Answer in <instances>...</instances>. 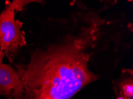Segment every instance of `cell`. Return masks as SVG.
I'll return each instance as SVG.
<instances>
[{
	"mask_svg": "<svg viewBox=\"0 0 133 99\" xmlns=\"http://www.w3.org/2000/svg\"><path fill=\"white\" fill-rule=\"evenodd\" d=\"M66 16L40 20L33 41L13 66L24 99H71L84 87L114 72L132 47V24L123 11L110 13L116 1L98 7L73 1Z\"/></svg>",
	"mask_w": 133,
	"mask_h": 99,
	"instance_id": "obj_1",
	"label": "cell"
},
{
	"mask_svg": "<svg viewBox=\"0 0 133 99\" xmlns=\"http://www.w3.org/2000/svg\"><path fill=\"white\" fill-rule=\"evenodd\" d=\"M43 1L15 0L7 1L5 8L0 13V50L13 65L18 54L27 44L25 33L22 30L23 24L16 19L17 12L23 11L31 3H43Z\"/></svg>",
	"mask_w": 133,
	"mask_h": 99,
	"instance_id": "obj_2",
	"label": "cell"
},
{
	"mask_svg": "<svg viewBox=\"0 0 133 99\" xmlns=\"http://www.w3.org/2000/svg\"><path fill=\"white\" fill-rule=\"evenodd\" d=\"M5 54L0 50V96L13 99H24V87L13 65L4 64Z\"/></svg>",
	"mask_w": 133,
	"mask_h": 99,
	"instance_id": "obj_3",
	"label": "cell"
},
{
	"mask_svg": "<svg viewBox=\"0 0 133 99\" xmlns=\"http://www.w3.org/2000/svg\"><path fill=\"white\" fill-rule=\"evenodd\" d=\"M114 88L117 96L125 99H133V71L130 69H122L121 77L113 81Z\"/></svg>",
	"mask_w": 133,
	"mask_h": 99,
	"instance_id": "obj_4",
	"label": "cell"
},
{
	"mask_svg": "<svg viewBox=\"0 0 133 99\" xmlns=\"http://www.w3.org/2000/svg\"><path fill=\"white\" fill-rule=\"evenodd\" d=\"M115 99H125L124 97H122V96H117Z\"/></svg>",
	"mask_w": 133,
	"mask_h": 99,
	"instance_id": "obj_5",
	"label": "cell"
},
{
	"mask_svg": "<svg viewBox=\"0 0 133 99\" xmlns=\"http://www.w3.org/2000/svg\"><path fill=\"white\" fill-rule=\"evenodd\" d=\"M7 99H13V98H11V97H7Z\"/></svg>",
	"mask_w": 133,
	"mask_h": 99,
	"instance_id": "obj_6",
	"label": "cell"
}]
</instances>
